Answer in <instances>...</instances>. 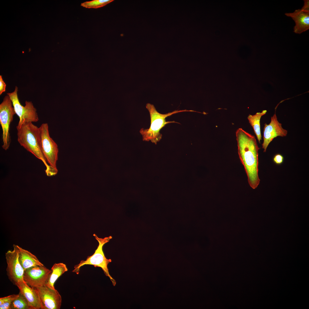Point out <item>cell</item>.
Returning <instances> with one entry per match:
<instances>
[{
  "label": "cell",
  "mask_w": 309,
  "mask_h": 309,
  "mask_svg": "<svg viewBox=\"0 0 309 309\" xmlns=\"http://www.w3.org/2000/svg\"><path fill=\"white\" fill-rule=\"evenodd\" d=\"M6 84L3 81L2 76L0 75V95L5 91Z\"/></svg>",
  "instance_id": "obj_21"
},
{
  "label": "cell",
  "mask_w": 309,
  "mask_h": 309,
  "mask_svg": "<svg viewBox=\"0 0 309 309\" xmlns=\"http://www.w3.org/2000/svg\"><path fill=\"white\" fill-rule=\"evenodd\" d=\"M15 114L16 113L12 101L9 96L7 95L0 104V124L2 130V147L6 150L8 149L11 143L9 126Z\"/></svg>",
  "instance_id": "obj_6"
},
{
  "label": "cell",
  "mask_w": 309,
  "mask_h": 309,
  "mask_svg": "<svg viewBox=\"0 0 309 309\" xmlns=\"http://www.w3.org/2000/svg\"><path fill=\"white\" fill-rule=\"evenodd\" d=\"M238 152L243 165L250 187L255 189L259 185L258 176V150L260 149L253 135L241 128L236 132Z\"/></svg>",
  "instance_id": "obj_1"
},
{
  "label": "cell",
  "mask_w": 309,
  "mask_h": 309,
  "mask_svg": "<svg viewBox=\"0 0 309 309\" xmlns=\"http://www.w3.org/2000/svg\"><path fill=\"white\" fill-rule=\"evenodd\" d=\"M45 285L55 288L54 284L58 278L68 270L66 265L62 263L54 264Z\"/></svg>",
  "instance_id": "obj_15"
},
{
  "label": "cell",
  "mask_w": 309,
  "mask_h": 309,
  "mask_svg": "<svg viewBox=\"0 0 309 309\" xmlns=\"http://www.w3.org/2000/svg\"><path fill=\"white\" fill-rule=\"evenodd\" d=\"M114 1L113 0H94L82 3L81 4V6L87 8L97 9L104 6Z\"/></svg>",
  "instance_id": "obj_18"
},
{
  "label": "cell",
  "mask_w": 309,
  "mask_h": 309,
  "mask_svg": "<svg viewBox=\"0 0 309 309\" xmlns=\"http://www.w3.org/2000/svg\"><path fill=\"white\" fill-rule=\"evenodd\" d=\"M93 235L98 243L97 248L93 255L88 256L85 260H81L79 264L75 265L72 272L78 274L80 268L85 265H91L95 267H100L105 275L109 278L113 285L115 286L116 284V281L110 275L108 267V264L111 262L112 260L106 258L103 249L104 245L109 241L112 237L110 236L101 238L95 234Z\"/></svg>",
  "instance_id": "obj_4"
},
{
  "label": "cell",
  "mask_w": 309,
  "mask_h": 309,
  "mask_svg": "<svg viewBox=\"0 0 309 309\" xmlns=\"http://www.w3.org/2000/svg\"><path fill=\"white\" fill-rule=\"evenodd\" d=\"M13 247V250H9L5 253L7 264L6 271L10 280L16 286L19 283L24 282L23 279L24 270L19 260L18 245L14 244Z\"/></svg>",
  "instance_id": "obj_8"
},
{
  "label": "cell",
  "mask_w": 309,
  "mask_h": 309,
  "mask_svg": "<svg viewBox=\"0 0 309 309\" xmlns=\"http://www.w3.org/2000/svg\"><path fill=\"white\" fill-rule=\"evenodd\" d=\"M264 125L262 146L264 152H265L268 145L275 138L286 136L288 131L282 128V124L278 120L276 114L271 117L270 123L269 124L265 123Z\"/></svg>",
  "instance_id": "obj_11"
},
{
  "label": "cell",
  "mask_w": 309,
  "mask_h": 309,
  "mask_svg": "<svg viewBox=\"0 0 309 309\" xmlns=\"http://www.w3.org/2000/svg\"><path fill=\"white\" fill-rule=\"evenodd\" d=\"M51 272L44 266L33 267L24 271L23 279L31 287H40L46 284Z\"/></svg>",
  "instance_id": "obj_9"
},
{
  "label": "cell",
  "mask_w": 309,
  "mask_h": 309,
  "mask_svg": "<svg viewBox=\"0 0 309 309\" xmlns=\"http://www.w3.org/2000/svg\"><path fill=\"white\" fill-rule=\"evenodd\" d=\"M267 110H263L261 112H257L255 115L249 114L247 119L250 124L252 127L259 142L260 143L262 140L261 132L260 120L262 116L265 115Z\"/></svg>",
  "instance_id": "obj_16"
},
{
  "label": "cell",
  "mask_w": 309,
  "mask_h": 309,
  "mask_svg": "<svg viewBox=\"0 0 309 309\" xmlns=\"http://www.w3.org/2000/svg\"><path fill=\"white\" fill-rule=\"evenodd\" d=\"M287 16L291 17L295 21L294 32L301 34L309 29V11L302 9L296 10L292 13H286Z\"/></svg>",
  "instance_id": "obj_12"
},
{
  "label": "cell",
  "mask_w": 309,
  "mask_h": 309,
  "mask_svg": "<svg viewBox=\"0 0 309 309\" xmlns=\"http://www.w3.org/2000/svg\"><path fill=\"white\" fill-rule=\"evenodd\" d=\"M48 124L43 123L39 127L41 149L47 163L58 172L56 163L58 160V148L56 143L50 137Z\"/></svg>",
  "instance_id": "obj_5"
},
{
  "label": "cell",
  "mask_w": 309,
  "mask_h": 309,
  "mask_svg": "<svg viewBox=\"0 0 309 309\" xmlns=\"http://www.w3.org/2000/svg\"><path fill=\"white\" fill-rule=\"evenodd\" d=\"M304 5L301 9L303 10L309 11V1L304 0Z\"/></svg>",
  "instance_id": "obj_22"
},
{
  "label": "cell",
  "mask_w": 309,
  "mask_h": 309,
  "mask_svg": "<svg viewBox=\"0 0 309 309\" xmlns=\"http://www.w3.org/2000/svg\"><path fill=\"white\" fill-rule=\"evenodd\" d=\"M18 296V294H12L0 298V309H11L13 301Z\"/></svg>",
  "instance_id": "obj_19"
},
{
  "label": "cell",
  "mask_w": 309,
  "mask_h": 309,
  "mask_svg": "<svg viewBox=\"0 0 309 309\" xmlns=\"http://www.w3.org/2000/svg\"><path fill=\"white\" fill-rule=\"evenodd\" d=\"M18 87L16 86L13 92L7 93L12 101L16 114L19 118L17 126H20L25 122H37L39 120V118L36 109L33 103L31 101H26L25 106H22L18 99Z\"/></svg>",
  "instance_id": "obj_7"
},
{
  "label": "cell",
  "mask_w": 309,
  "mask_h": 309,
  "mask_svg": "<svg viewBox=\"0 0 309 309\" xmlns=\"http://www.w3.org/2000/svg\"><path fill=\"white\" fill-rule=\"evenodd\" d=\"M11 309H32L23 294L19 292L18 296L12 302Z\"/></svg>",
  "instance_id": "obj_17"
},
{
  "label": "cell",
  "mask_w": 309,
  "mask_h": 309,
  "mask_svg": "<svg viewBox=\"0 0 309 309\" xmlns=\"http://www.w3.org/2000/svg\"><path fill=\"white\" fill-rule=\"evenodd\" d=\"M16 128L17 141L20 145L43 162L46 167L45 172L47 176L56 175V172L47 164L42 152L39 127L32 122H25L20 126H17Z\"/></svg>",
  "instance_id": "obj_2"
},
{
  "label": "cell",
  "mask_w": 309,
  "mask_h": 309,
  "mask_svg": "<svg viewBox=\"0 0 309 309\" xmlns=\"http://www.w3.org/2000/svg\"><path fill=\"white\" fill-rule=\"evenodd\" d=\"M41 301L43 309H60L62 298L55 288L46 285L35 288Z\"/></svg>",
  "instance_id": "obj_10"
},
{
  "label": "cell",
  "mask_w": 309,
  "mask_h": 309,
  "mask_svg": "<svg viewBox=\"0 0 309 309\" xmlns=\"http://www.w3.org/2000/svg\"><path fill=\"white\" fill-rule=\"evenodd\" d=\"M16 286L32 309H43L39 296L35 288L29 286L24 282L18 284Z\"/></svg>",
  "instance_id": "obj_13"
},
{
  "label": "cell",
  "mask_w": 309,
  "mask_h": 309,
  "mask_svg": "<svg viewBox=\"0 0 309 309\" xmlns=\"http://www.w3.org/2000/svg\"><path fill=\"white\" fill-rule=\"evenodd\" d=\"M273 161V162L277 165H280L283 162L284 157L281 154H277L274 155Z\"/></svg>",
  "instance_id": "obj_20"
},
{
  "label": "cell",
  "mask_w": 309,
  "mask_h": 309,
  "mask_svg": "<svg viewBox=\"0 0 309 309\" xmlns=\"http://www.w3.org/2000/svg\"><path fill=\"white\" fill-rule=\"evenodd\" d=\"M18 247L19 260L24 270L33 267L44 266L37 257L30 251L18 245Z\"/></svg>",
  "instance_id": "obj_14"
},
{
  "label": "cell",
  "mask_w": 309,
  "mask_h": 309,
  "mask_svg": "<svg viewBox=\"0 0 309 309\" xmlns=\"http://www.w3.org/2000/svg\"><path fill=\"white\" fill-rule=\"evenodd\" d=\"M146 108L149 113L150 124L149 128L148 129L141 128L139 132L142 135L143 141H150L155 144L161 139L162 135L160 132L161 129L167 124L171 123H179L174 121H166V118L173 114L177 113L185 112H197L191 110H175L172 112L167 114H162L158 112L156 110L154 106L149 103L146 105Z\"/></svg>",
  "instance_id": "obj_3"
}]
</instances>
